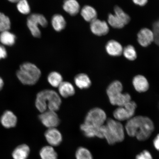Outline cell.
<instances>
[{
    "mask_svg": "<svg viewBox=\"0 0 159 159\" xmlns=\"http://www.w3.org/2000/svg\"><path fill=\"white\" fill-rule=\"evenodd\" d=\"M125 129L129 136L136 137L138 140L144 141L151 136L154 130V125L148 117L134 116L127 121Z\"/></svg>",
    "mask_w": 159,
    "mask_h": 159,
    "instance_id": "1",
    "label": "cell"
},
{
    "mask_svg": "<svg viewBox=\"0 0 159 159\" xmlns=\"http://www.w3.org/2000/svg\"><path fill=\"white\" fill-rule=\"evenodd\" d=\"M61 103L60 97L56 92L51 89H45L38 93L35 105L38 110L43 113L47 108L48 110L56 112L59 109Z\"/></svg>",
    "mask_w": 159,
    "mask_h": 159,
    "instance_id": "2",
    "label": "cell"
},
{
    "mask_svg": "<svg viewBox=\"0 0 159 159\" xmlns=\"http://www.w3.org/2000/svg\"><path fill=\"white\" fill-rule=\"evenodd\" d=\"M125 128L120 122L108 118L103 126L104 139L111 145L122 142L125 139Z\"/></svg>",
    "mask_w": 159,
    "mask_h": 159,
    "instance_id": "3",
    "label": "cell"
},
{
    "mask_svg": "<svg viewBox=\"0 0 159 159\" xmlns=\"http://www.w3.org/2000/svg\"><path fill=\"white\" fill-rule=\"evenodd\" d=\"M41 75L38 67L31 63L25 62L20 65L16 72L17 78L24 85H34L39 80Z\"/></svg>",
    "mask_w": 159,
    "mask_h": 159,
    "instance_id": "4",
    "label": "cell"
},
{
    "mask_svg": "<svg viewBox=\"0 0 159 159\" xmlns=\"http://www.w3.org/2000/svg\"><path fill=\"white\" fill-rule=\"evenodd\" d=\"M123 89L122 83L118 80L113 81L109 85L107 93L111 104L122 107L131 101L130 95L128 93H123Z\"/></svg>",
    "mask_w": 159,
    "mask_h": 159,
    "instance_id": "5",
    "label": "cell"
},
{
    "mask_svg": "<svg viewBox=\"0 0 159 159\" xmlns=\"http://www.w3.org/2000/svg\"><path fill=\"white\" fill-rule=\"evenodd\" d=\"M27 25L33 36L39 38L41 36V32L39 26L45 27L48 25L47 20L42 15L34 13L30 15L27 19Z\"/></svg>",
    "mask_w": 159,
    "mask_h": 159,
    "instance_id": "6",
    "label": "cell"
},
{
    "mask_svg": "<svg viewBox=\"0 0 159 159\" xmlns=\"http://www.w3.org/2000/svg\"><path fill=\"white\" fill-rule=\"evenodd\" d=\"M137 107L136 103L131 100L122 107H118L113 112L115 120L121 121H128L134 116Z\"/></svg>",
    "mask_w": 159,
    "mask_h": 159,
    "instance_id": "7",
    "label": "cell"
},
{
    "mask_svg": "<svg viewBox=\"0 0 159 159\" xmlns=\"http://www.w3.org/2000/svg\"><path fill=\"white\" fill-rule=\"evenodd\" d=\"M106 113L102 109L95 108L89 111L85 117L84 124L99 127L105 124L107 120Z\"/></svg>",
    "mask_w": 159,
    "mask_h": 159,
    "instance_id": "8",
    "label": "cell"
},
{
    "mask_svg": "<svg viewBox=\"0 0 159 159\" xmlns=\"http://www.w3.org/2000/svg\"><path fill=\"white\" fill-rule=\"evenodd\" d=\"M55 111L48 110L41 113L39 116V119L42 124L47 128H56L60 123L58 115Z\"/></svg>",
    "mask_w": 159,
    "mask_h": 159,
    "instance_id": "9",
    "label": "cell"
},
{
    "mask_svg": "<svg viewBox=\"0 0 159 159\" xmlns=\"http://www.w3.org/2000/svg\"><path fill=\"white\" fill-rule=\"evenodd\" d=\"M45 137L50 146L52 147L58 146L62 142V135L56 128L48 129L45 133Z\"/></svg>",
    "mask_w": 159,
    "mask_h": 159,
    "instance_id": "10",
    "label": "cell"
},
{
    "mask_svg": "<svg viewBox=\"0 0 159 159\" xmlns=\"http://www.w3.org/2000/svg\"><path fill=\"white\" fill-rule=\"evenodd\" d=\"M97 127L91 126L85 124L81 125L80 129L85 136L88 138L96 137L101 139H104L103 126Z\"/></svg>",
    "mask_w": 159,
    "mask_h": 159,
    "instance_id": "11",
    "label": "cell"
},
{
    "mask_svg": "<svg viewBox=\"0 0 159 159\" xmlns=\"http://www.w3.org/2000/svg\"><path fill=\"white\" fill-rule=\"evenodd\" d=\"M90 28L92 33L99 36L107 34L109 31L108 24L105 21L97 19L91 22Z\"/></svg>",
    "mask_w": 159,
    "mask_h": 159,
    "instance_id": "12",
    "label": "cell"
},
{
    "mask_svg": "<svg viewBox=\"0 0 159 159\" xmlns=\"http://www.w3.org/2000/svg\"><path fill=\"white\" fill-rule=\"evenodd\" d=\"M138 41L143 47H147L154 41V35L152 31L147 28L141 29L138 34Z\"/></svg>",
    "mask_w": 159,
    "mask_h": 159,
    "instance_id": "13",
    "label": "cell"
},
{
    "mask_svg": "<svg viewBox=\"0 0 159 159\" xmlns=\"http://www.w3.org/2000/svg\"><path fill=\"white\" fill-rule=\"evenodd\" d=\"M0 121L4 127L9 129L13 128L16 126L17 119V116L12 111H7L2 115Z\"/></svg>",
    "mask_w": 159,
    "mask_h": 159,
    "instance_id": "14",
    "label": "cell"
},
{
    "mask_svg": "<svg viewBox=\"0 0 159 159\" xmlns=\"http://www.w3.org/2000/svg\"><path fill=\"white\" fill-rule=\"evenodd\" d=\"M133 84L136 90L139 93H144L149 88L148 81L146 77L142 75L135 76L133 80Z\"/></svg>",
    "mask_w": 159,
    "mask_h": 159,
    "instance_id": "15",
    "label": "cell"
},
{
    "mask_svg": "<svg viewBox=\"0 0 159 159\" xmlns=\"http://www.w3.org/2000/svg\"><path fill=\"white\" fill-rule=\"evenodd\" d=\"M107 52L112 57H119L122 54L123 48L122 45L116 41H109L106 46Z\"/></svg>",
    "mask_w": 159,
    "mask_h": 159,
    "instance_id": "16",
    "label": "cell"
},
{
    "mask_svg": "<svg viewBox=\"0 0 159 159\" xmlns=\"http://www.w3.org/2000/svg\"><path fill=\"white\" fill-rule=\"evenodd\" d=\"M63 7L66 12L73 16L77 15L80 10V5L77 0H65Z\"/></svg>",
    "mask_w": 159,
    "mask_h": 159,
    "instance_id": "17",
    "label": "cell"
},
{
    "mask_svg": "<svg viewBox=\"0 0 159 159\" xmlns=\"http://www.w3.org/2000/svg\"><path fill=\"white\" fill-rule=\"evenodd\" d=\"M30 153V148L25 144L19 145L14 150L12 156L14 159H27Z\"/></svg>",
    "mask_w": 159,
    "mask_h": 159,
    "instance_id": "18",
    "label": "cell"
},
{
    "mask_svg": "<svg viewBox=\"0 0 159 159\" xmlns=\"http://www.w3.org/2000/svg\"><path fill=\"white\" fill-rule=\"evenodd\" d=\"M75 85L81 89H85L89 88L91 85V81L88 75L84 73L77 75L74 79Z\"/></svg>",
    "mask_w": 159,
    "mask_h": 159,
    "instance_id": "19",
    "label": "cell"
},
{
    "mask_svg": "<svg viewBox=\"0 0 159 159\" xmlns=\"http://www.w3.org/2000/svg\"><path fill=\"white\" fill-rule=\"evenodd\" d=\"M81 15L85 21L91 23L97 19V12L91 6L86 5L83 7L81 11Z\"/></svg>",
    "mask_w": 159,
    "mask_h": 159,
    "instance_id": "20",
    "label": "cell"
},
{
    "mask_svg": "<svg viewBox=\"0 0 159 159\" xmlns=\"http://www.w3.org/2000/svg\"><path fill=\"white\" fill-rule=\"evenodd\" d=\"M58 88L60 94L64 98H68L75 94V90L74 86L71 83L67 81H63Z\"/></svg>",
    "mask_w": 159,
    "mask_h": 159,
    "instance_id": "21",
    "label": "cell"
},
{
    "mask_svg": "<svg viewBox=\"0 0 159 159\" xmlns=\"http://www.w3.org/2000/svg\"><path fill=\"white\" fill-rule=\"evenodd\" d=\"M51 23L53 29L57 32L62 30L66 25V21L64 17L59 14H56L53 16L52 19Z\"/></svg>",
    "mask_w": 159,
    "mask_h": 159,
    "instance_id": "22",
    "label": "cell"
},
{
    "mask_svg": "<svg viewBox=\"0 0 159 159\" xmlns=\"http://www.w3.org/2000/svg\"><path fill=\"white\" fill-rule=\"evenodd\" d=\"M41 159H58L57 152L53 147L48 146L43 147L39 152Z\"/></svg>",
    "mask_w": 159,
    "mask_h": 159,
    "instance_id": "23",
    "label": "cell"
},
{
    "mask_svg": "<svg viewBox=\"0 0 159 159\" xmlns=\"http://www.w3.org/2000/svg\"><path fill=\"white\" fill-rule=\"evenodd\" d=\"M16 37L9 30L2 32L0 34V42L3 45L11 46L15 44Z\"/></svg>",
    "mask_w": 159,
    "mask_h": 159,
    "instance_id": "24",
    "label": "cell"
},
{
    "mask_svg": "<svg viewBox=\"0 0 159 159\" xmlns=\"http://www.w3.org/2000/svg\"><path fill=\"white\" fill-rule=\"evenodd\" d=\"M48 81L51 86L58 87L63 82V77L60 73L57 71H52L48 76Z\"/></svg>",
    "mask_w": 159,
    "mask_h": 159,
    "instance_id": "25",
    "label": "cell"
},
{
    "mask_svg": "<svg viewBox=\"0 0 159 159\" xmlns=\"http://www.w3.org/2000/svg\"><path fill=\"white\" fill-rule=\"evenodd\" d=\"M123 53L124 57L129 61L134 60L137 58L136 49L132 45H129L123 49Z\"/></svg>",
    "mask_w": 159,
    "mask_h": 159,
    "instance_id": "26",
    "label": "cell"
},
{
    "mask_svg": "<svg viewBox=\"0 0 159 159\" xmlns=\"http://www.w3.org/2000/svg\"><path fill=\"white\" fill-rule=\"evenodd\" d=\"M108 21L109 25L114 28L121 29L125 25L122 21L115 14H109Z\"/></svg>",
    "mask_w": 159,
    "mask_h": 159,
    "instance_id": "27",
    "label": "cell"
},
{
    "mask_svg": "<svg viewBox=\"0 0 159 159\" xmlns=\"http://www.w3.org/2000/svg\"><path fill=\"white\" fill-rule=\"evenodd\" d=\"M75 156L76 159H93L90 151L83 147H80L77 149Z\"/></svg>",
    "mask_w": 159,
    "mask_h": 159,
    "instance_id": "28",
    "label": "cell"
},
{
    "mask_svg": "<svg viewBox=\"0 0 159 159\" xmlns=\"http://www.w3.org/2000/svg\"><path fill=\"white\" fill-rule=\"evenodd\" d=\"M11 27V22L9 17L0 12V32L9 30Z\"/></svg>",
    "mask_w": 159,
    "mask_h": 159,
    "instance_id": "29",
    "label": "cell"
},
{
    "mask_svg": "<svg viewBox=\"0 0 159 159\" xmlns=\"http://www.w3.org/2000/svg\"><path fill=\"white\" fill-rule=\"evenodd\" d=\"M115 14L124 23L125 25L128 24L130 22V16L123 11L120 7L116 6L114 8Z\"/></svg>",
    "mask_w": 159,
    "mask_h": 159,
    "instance_id": "30",
    "label": "cell"
},
{
    "mask_svg": "<svg viewBox=\"0 0 159 159\" xmlns=\"http://www.w3.org/2000/svg\"><path fill=\"white\" fill-rule=\"evenodd\" d=\"M17 10L23 15H27L31 11L30 7L27 0H20L17 3Z\"/></svg>",
    "mask_w": 159,
    "mask_h": 159,
    "instance_id": "31",
    "label": "cell"
},
{
    "mask_svg": "<svg viewBox=\"0 0 159 159\" xmlns=\"http://www.w3.org/2000/svg\"><path fill=\"white\" fill-rule=\"evenodd\" d=\"M152 32L154 35V42L159 46V20L155 22L153 25Z\"/></svg>",
    "mask_w": 159,
    "mask_h": 159,
    "instance_id": "32",
    "label": "cell"
},
{
    "mask_svg": "<svg viewBox=\"0 0 159 159\" xmlns=\"http://www.w3.org/2000/svg\"><path fill=\"white\" fill-rule=\"evenodd\" d=\"M136 159H153L152 154L148 150H144L137 155Z\"/></svg>",
    "mask_w": 159,
    "mask_h": 159,
    "instance_id": "33",
    "label": "cell"
},
{
    "mask_svg": "<svg viewBox=\"0 0 159 159\" xmlns=\"http://www.w3.org/2000/svg\"><path fill=\"white\" fill-rule=\"evenodd\" d=\"M7 56V52L3 45L0 44V60L5 59Z\"/></svg>",
    "mask_w": 159,
    "mask_h": 159,
    "instance_id": "34",
    "label": "cell"
},
{
    "mask_svg": "<svg viewBox=\"0 0 159 159\" xmlns=\"http://www.w3.org/2000/svg\"><path fill=\"white\" fill-rule=\"evenodd\" d=\"M153 144L155 148L159 151V134L157 135L153 140Z\"/></svg>",
    "mask_w": 159,
    "mask_h": 159,
    "instance_id": "35",
    "label": "cell"
},
{
    "mask_svg": "<svg viewBox=\"0 0 159 159\" xmlns=\"http://www.w3.org/2000/svg\"><path fill=\"white\" fill-rule=\"evenodd\" d=\"M133 1L135 4L140 6H144L148 2V0H133Z\"/></svg>",
    "mask_w": 159,
    "mask_h": 159,
    "instance_id": "36",
    "label": "cell"
},
{
    "mask_svg": "<svg viewBox=\"0 0 159 159\" xmlns=\"http://www.w3.org/2000/svg\"><path fill=\"white\" fill-rule=\"evenodd\" d=\"M4 85V81L0 77V91L2 89Z\"/></svg>",
    "mask_w": 159,
    "mask_h": 159,
    "instance_id": "37",
    "label": "cell"
},
{
    "mask_svg": "<svg viewBox=\"0 0 159 159\" xmlns=\"http://www.w3.org/2000/svg\"><path fill=\"white\" fill-rule=\"evenodd\" d=\"M11 3H17L20 0H8Z\"/></svg>",
    "mask_w": 159,
    "mask_h": 159,
    "instance_id": "38",
    "label": "cell"
}]
</instances>
